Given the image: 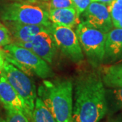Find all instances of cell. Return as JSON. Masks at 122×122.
Returning a JSON list of instances; mask_svg holds the SVG:
<instances>
[{
  "label": "cell",
  "instance_id": "obj_3",
  "mask_svg": "<svg viewBox=\"0 0 122 122\" xmlns=\"http://www.w3.org/2000/svg\"><path fill=\"white\" fill-rule=\"evenodd\" d=\"M4 49L5 59L26 74L33 73L42 79L50 78L54 75L48 62L32 50L14 44L7 45Z\"/></svg>",
  "mask_w": 122,
  "mask_h": 122
},
{
  "label": "cell",
  "instance_id": "obj_16",
  "mask_svg": "<svg viewBox=\"0 0 122 122\" xmlns=\"http://www.w3.org/2000/svg\"><path fill=\"white\" fill-rule=\"evenodd\" d=\"M106 99L108 111H116L122 109V87L106 89Z\"/></svg>",
  "mask_w": 122,
  "mask_h": 122
},
{
  "label": "cell",
  "instance_id": "obj_12",
  "mask_svg": "<svg viewBox=\"0 0 122 122\" xmlns=\"http://www.w3.org/2000/svg\"><path fill=\"white\" fill-rule=\"evenodd\" d=\"M10 33L16 39V41H32V40L39 33L50 29V26L26 25L16 22H5Z\"/></svg>",
  "mask_w": 122,
  "mask_h": 122
},
{
  "label": "cell",
  "instance_id": "obj_5",
  "mask_svg": "<svg viewBox=\"0 0 122 122\" xmlns=\"http://www.w3.org/2000/svg\"><path fill=\"white\" fill-rule=\"evenodd\" d=\"M75 33L89 63L93 67L100 66L103 63L107 33L89 26L83 21L77 25Z\"/></svg>",
  "mask_w": 122,
  "mask_h": 122
},
{
  "label": "cell",
  "instance_id": "obj_19",
  "mask_svg": "<svg viewBox=\"0 0 122 122\" xmlns=\"http://www.w3.org/2000/svg\"><path fill=\"white\" fill-rule=\"evenodd\" d=\"M5 111V118L1 122H30L28 117L20 111L12 109H7Z\"/></svg>",
  "mask_w": 122,
  "mask_h": 122
},
{
  "label": "cell",
  "instance_id": "obj_15",
  "mask_svg": "<svg viewBox=\"0 0 122 122\" xmlns=\"http://www.w3.org/2000/svg\"><path fill=\"white\" fill-rule=\"evenodd\" d=\"M31 121L32 122H56L50 111L39 97L36 98Z\"/></svg>",
  "mask_w": 122,
  "mask_h": 122
},
{
  "label": "cell",
  "instance_id": "obj_20",
  "mask_svg": "<svg viewBox=\"0 0 122 122\" xmlns=\"http://www.w3.org/2000/svg\"><path fill=\"white\" fill-rule=\"evenodd\" d=\"M12 44L10 32L8 28L0 22V46H5Z\"/></svg>",
  "mask_w": 122,
  "mask_h": 122
},
{
  "label": "cell",
  "instance_id": "obj_22",
  "mask_svg": "<svg viewBox=\"0 0 122 122\" xmlns=\"http://www.w3.org/2000/svg\"><path fill=\"white\" fill-rule=\"evenodd\" d=\"M13 44L17 45L18 46H20V47H22L24 48H26V49H28V50H32V42L31 41H25V42H22V41H16L15 43H13Z\"/></svg>",
  "mask_w": 122,
  "mask_h": 122
},
{
  "label": "cell",
  "instance_id": "obj_8",
  "mask_svg": "<svg viewBox=\"0 0 122 122\" xmlns=\"http://www.w3.org/2000/svg\"><path fill=\"white\" fill-rule=\"evenodd\" d=\"M83 22L96 29L108 33L113 28L108 5L98 1H93L82 14Z\"/></svg>",
  "mask_w": 122,
  "mask_h": 122
},
{
  "label": "cell",
  "instance_id": "obj_13",
  "mask_svg": "<svg viewBox=\"0 0 122 122\" xmlns=\"http://www.w3.org/2000/svg\"><path fill=\"white\" fill-rule=\"evenodd\" d=\"M48 13L50 22L57 25L73 29L81 22L79 16L73 8L51 9L48 10Z\"/></svg>",
  "mask_w": 122,
  "mask_h": 122
},
{
  "label": "cell",
  "instance_id": "obj_14",
  "mask_svg": "<svg viewBox=\"0 0 122 122\" xmlns=\"http://www.w3.org/2000/svg\"><path fill=\"white\" fill-rule=\"evenodd\" d=\"M101 76L103 83L107 87H122V63L105 66Z\"/></svg>",
  "mask_w": 122,
  "mask_h": 122
},
{
  "label": "cell",
  "instance_id": "obj_7",
  "mask_svg": "<svg viewBox=\"0 0 122 122\" xmlns=\"http://www.w3.org/2000/svg\"><path fill=\"white\" fill-rule=\"evenodd\" d=\"M50 32L56 47L66 56L75 63L83 61V51L77 34L73 29L52 23Z\"/></svg>",
  "mask_w": 122,
  "mask_h": 122
},
{
  "label": "cell",
  "instance_id": "obj_18",
  "mask_svg": "<svg viewBox=\"0 0 122 122\" xmlns=\"http://www.w3.org/2000/svg\"><path fill=\"white\" fill-rule=\"evenodd\" d=\"M42 5L47 11L51 9L74 8L72 0H48L44 1Z\"/></svg>",
  "mask_w": 122,
  "mask_h": 122
},
{
  "label": "cell",
  "instance_id": "obj_9",
  "mask_svg": "<svg viewBox=\"0 0 122 122\" xmlns=\"http://www.w3.org/2000/svg\"><path fill=\"white\" fill-rule=\"evenodd\" d=\"M0 102L5 110L12 109L20 111L31 121L32 112H30L22 97L2 73L0 76Z\"/></svg>",
  "mask_w": 122,
  "mask_h": 122
},
{
  "label": "cell",
  "instance_id": "obj_6",
  "mask_svg": "<svg viewBox=\"0 0 122 122\" xmlns=\"http://www.w3.org/2000/svg\"><path fill=\"white\" fill-rule=\"evenodd\" d=\"M1 71L11 86L22 97L29 109L33 113L37 98V92L35 85L31 79L25 72L9 62L5 58Z\"/></svg>",
  "mask_w": 122,
  "mask_h": 122
},
{
  "label": "cell",
  "instance_id": "obj_27",
  "mask_svg": "<svg viewBox=\"0 0 122 122\" xmlns=\"http://www.w3.org/2000/svg\"><path fill=\"white\" fill-rule=\"evenodd\" d=\"M1 120H2V119H1L0 118V122H1Z\"/></svg>",
  "mask_w": 122,
  "mask_h": 122
},
{
  "label": "cell",
  "instance_id": "obj_21",
  "mask_svg": "<svg viewBox=\"0 0 122 122\" xmlns=\"http://www.w3.org/2000/svg\"><path fill=\"white\" fill-rule=\"evenodd\" d=\"M72 1L75 10H76L77 15L80 17L90 4L93 1H96V0H72Z\"/></svg>",
  "mask_w": 122,
  "mask_h": 122
},
{
  "label": "cell",
  "instance_id": "obj_25",
  "mask_svg": "<svg viewBox=\"0 0 122 122\" xmlns=\"http://www.w3.org/2000/svg\"><path fill=\"white\" fill-rule=\"evenodd\" d=\"M119 63H122V57H121V58H119V60H118V61L115 63V64H119Z\"/></svg>",
  "mask_w": 122,
  "mask_h": 122
},
{
  "label": "cell",
  "instance_id": "obj_24",
  "mask_svg": "<svg viewBox=\"0 0 122 122\" xmlns=\"http://www.w3.org/2000/svg\"><path fill=\"white\" fill-rule=\"evenodd\" d=\"M113 0H96V1H98L100 3H103L105 4H109Z\"/></svg>",
  "mask_w": 122,
  "mask_h": 122
},
{
  "label": "cell",
  "instance_id": "obj_10",
  "mask_svg": "<svg viewBox=\"0 0 122 122\" xmlns=\"http://www.w3.org/2000/svg\"><path fill=\"white\" fill-rule=\"evenodd\" d=\"M32 51L48 63H52L56 52V46L50 29L42 31L32 40Z\"/></svg>",
  "mask_w": 122,
  "mask_h": 122
},
{
  "label": "cell",
  "instance_id": "obj_1",
  "mask_svg": "<svg viewBox=\"0 0 122 122\" xmlns=\"http://www.w3.org/2000/svg\"><path fill=\"white\" fill-rule=\"evenodd\" d=\"M108 111L106 88L101 75L86 71L77 76L73 109L74 122H99Z\"/></svg>",
  "mask_w": 122,
  "mask_h": 122
},
{
  "label": "cell",
  "instance_id": "obj_11",
  "mask_svg": "<svg viewBox=\"0 0 122 122\" xmlns=\"http://www.w3.org/2000/svg\"><path fill=\"white\" fill-rule=\"evenodd\" d=\"M122 56V29L115 28L109 30L105 42L103 62L115 63Z\"/></svg>",
  "mask_w": 122,
  "mask_h": 122
},
{
  "label": "cell",
  "instance_id": "obj_17",
  "mask_svg": "<svg viewBox=\"0 0 122 122\" xmlns=\"http://www.w3.org/2000/svg\"><path fill=\"white\" fill-rule=\"evenodd\" d=\"M107 5L114 26L122 18V0H113Z\"/></svg>",
  "mask_w": 122,
  "mask_h": 122
},
{
  "label": "cell",
  "instance_id": "obj_26",
  "mask_svg": "<svg viewBox=\"0 0 122 122\" xmlns=\"http://www.w3.org/2000/svg\"><path fill=\"white\" fill-rule=\"evenodd\" d=\"M43 1H48V0H42Z\"/></svg>",
  "mask_w": 122,
  "mask_h": 122
},
{
  "label": "cell",
  "instance_id": "obj_4",
  "mask_svg": "<svg viewBox=\"0 0 122 122\" xmlns=\"http://www.w3.org/2000/svg\"><path fill=\"white\" fill-rule=\"evenodd\" d=\"M1 18L5 22H16L50 27L48 11L35 1L6 5L1 11Z\"/></svg>",
  "mask_w": 122,
  "mask_h": 122
},
{
  "label": "cell",
  "instance_id": "obj_2",
  "mask_svg": "<svg viewBox=\"0 0 122 122\" xmlns=\"http://www.w3.org/2000/svg\"><path fill=\"white\" fill-rule=\"evenodd\" d=\"M73 83L68 79H46L37 90V95L50 111L56 122L73 121Z\"/></svg>",
  "mask_w": 122,
  "mask_h": 122
},
{
  "label": "cell",
  "instance_id": "obj_23",
  "mask_svg": "<svg viewBox=\"0 0 122 122\" xmlns=\"http://www.w3.org/2000/svg\"><path fill=\"white\" fill-rule=\"evenodd\" d=\"M114 27L115 28H119V29H122V18L114 25Z\"/></svg>",
  "mask_w": 122,
  "mask_h": 122
},
{
  "label": "cell",
  "instance_id": "obj_28",
  "mask_svg": "<svg viewBox=\"0 0 122 122\" xmlns=\"http://www.w3.org/2000/svg\"><path fill=\"white\" fill-rule=\"evenodd\" d=\"M74 122L73 121H72V122Z\"/></svg>",
  "mask_w": 122,
  "mask_h": 122
}]
</instances>
